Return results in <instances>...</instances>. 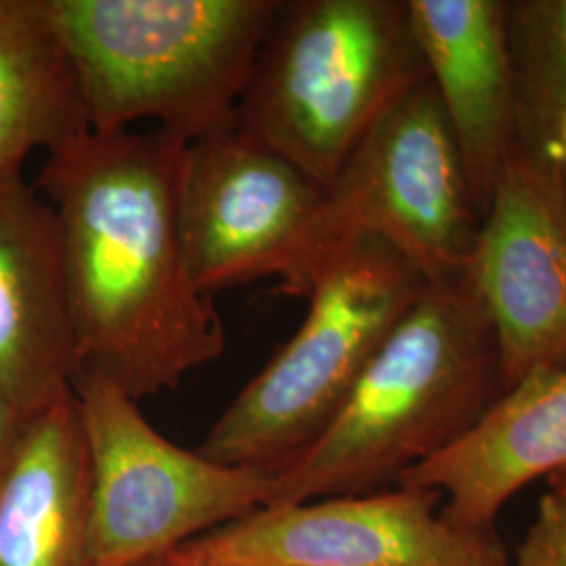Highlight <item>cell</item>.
<instances>
[{"mask_svg": "<svg viewBox=\"0 0 566 566\" xmlns=\"http://www.w3.org/2000/svg\"><path fill=\"white\" fill-rule=\"evenodd\" d=\"M481 229L441 103L422 76L390 105L324 189L294 296L317 266L355 240H380L426 283L464 277Z\"/></svg>", "mask_w": 566, "mask_h": 566, "instance_id": "obj_7", "label": "cell"}, {"mask_svg": "<svg viewBox=\"0 0 566 566\" xmlns=\"http://www.w3.org/2000/svg\"><path fill=\"white\" fill-rule=\"evenodd\" d=\"M185 149L160 128L84 130L46 154L34 182L60 227L78 365L139 403L227 348L185 254Z\"/></svg>", "mask_w": 566, "mask_h": 566, "instance_id": "obj_1", "label": "cell"}, {"mask_svg": "<svg viewBox=\"0 0 566 566\" xmlns=\"http://www.w3.org/2000/svg\"><path fill=\"white\" fill-rule=\"evenodd\" d=\"M426 285L380 240L334 250L304 292L298 332L224 407L196 451L219 464L280 472L332 422Z\"/></svg>", "mask_w": 566, "mask_h": 566, "instance_id": "obj_5", "label": "cell"}, {"mask_svg": "<svg viewBox=\"0 0 566 566\" xmlns=\"http://www.w3.org/2000/svg\"><path fill=\"white\" fill-rule=\"evenodd\" d=\"M324 187L238 124L187 143L181 224L203 294L275 277L294 296Z\"/></svg>", "mask_w": 566, "mask_h": 566, "instance_id": "obj_9", "label": "cell"}, {"mask_svg": "<svg viewBox=\"0 0 566 566\" xmlns=\"http://www.w3.org/2000/svg\"><path fill=\"white\" fill-rule=\"evenodd\" d=\"M468 280L495 336L504 390L566 365V170L521 143L481 219Z\"/></svg>", "mask_w": 566, "mask_h": 566, "instance_id": "obj_10", "label": "cell"}, {"mask_svg": "<svg viewBox=\"0 0 566 566\" xmlns=\"http://www.w3.org/2000/svg\"><path fill=\"white\" fill-rule=\"evenodd\" d=\"M424 74L407 0H282L235 124L325 189Z\"/></svg>", "mask_w": 566, "mask_h": 566, "instance_id": "obj_4", "label": "cell"}, {"mask_svg": "<svg viewBox=\"0 0 566 566\" xmlns=\"http://www.w3.org/2000/svg\"><path fill=\"white\" fill-rule=\"evenodd\" d=\"M25 416L20 413L13 405L4 399V395L0 392V464L7 458V453L11 451V447L15 443L18 434H20L21 426H23Z\"/></svg>", "mask_w": 566, "mask_h": 566, "instance_id": "obj_18", "label": "cell"}, {"mask_svg": "<svg viewBox=\"0 0 566 566\" xmlns=\"http://www.w3.org/2000/svg\"><path fill=\"white\" fill-rule=\"evenodd\" d=\"M437 491L266 506L166 554L179 566H507L497 535L449 525Z\"/></svg>", "mask_w": 566, "mask_h": 566, "instance_id": "obj_8", "label": "cell"}, {"mask_svg": "<svg viewBox=\"0 0 566 566\" xmlns=\"http://www.w3.org/2000/svg\"><path fill=\"white\" fill-rule=\"evenodd\" d=\"M78 350L60 227L41 191L0 181V392L23 416L72 390Z\"/></svg>", "mask_w": 566, "mask_h": 566, "instance_id": "obj_11", "label": "cell"}, {"mask_svg": "<svg viewBox=\"0 0 566 566\" xmlns=\"http://www.w3.org/2000/svg\"><path fill=\"white\" fill-rule=\"evenodd\" d=\"M566 472V365L537 369L506 388L439 453L395 483L437 491L449 525L497 535L514 493Z\"/></svg>", "mask_w": 566, "mask_h": 566, "instance_id": "obj_13", "label": "cell"}, {"mask_svg": "<svg viewBox=\"0 0 566 566\" xmlns=\"http://www.w3.org/2000/svg\"><path fill=\"white\" fill-rule=\"evenodd\" d=\"M91 472L86 566H139L269 506L273 472L168 441L97 371L74 378Z\"/></svg>", "mask_w": 566, "mask_h": 566, "instance_id": "obj_6", "label": "cell"}, {"mask_svg": "<svg viewBox=\"0 0 566 566\" xmlns=\"http://www.w3.org/2000/svg\"><path fill=\"white\" fill-rule=\"evenodd\" d=\"M88 130L44 0H0V181Z\"/></svg>", "mask_w": 566, "mask_h": 566, "instance_id": "obj_15", "label": "cell"}, {"mask_svg": "<svg viewBox=\"0 0 566 566\" xmlns=\"http://www.w3.org/2000/svg\"><path fill=\"white\" fill-rule=\"evenodd\" d=\"M426 76L441 103L483 219L523 143L504 0H407Z\"/></svg>", "mask_w": 566, "mask_h": 566, "instance_id": "obj_12", "label": "cell"}, {"mask_svg": "<svg viewBox=\"0 0 566 566\" xmlns=\"http://www.w3.org/2000/svg\"><path fill=\"white\" fill-rule=\"evenodd\" d=\"M502 392L495 336L468 273L428 283L322 434L273 472L269 506L382 491Z\"/></svg>", "mask_w": 566, "mask_h": 566, "instance_id": "obj_2", "label": "cell"}, {"mask_svg": "<svg viewBox=\"0 0 566 566\" xmlns=\"http://www.w3.org/2000/svg\"><path fill=\"white\" fill-rule=\"evenodd\" d=\"M521 139L552 154L566 114V0L506 2Z\"/></svg>", "mask_w": 566, "mask_h": 566, "instance_id": "obj_16", "label": "cell"}, {"mask_svg": "<svg viewBox=\"0 0 566 566\" xmlns=\"http://www.w3.org/2000/svg\"><path fill=\"white\" fill-rule=\"evenodd\" d=\"M91 472L74 390L25 416L0 464V566H86Z\"/></svg>", "mask_w": 566, "mask_h": 566, "instance_id": "obj_14", "label": "cell"}, {"mask_svg": "<svg viewBox=\"0 0 566 566\" xmlns=\"http://www.w3.org/2000/svg\"><path fill=\"white\" fill-rule=\"evenodd\" d=\"M514 566H566V491L549 485L516 552Z\"/></svg>", "mask_w": 566, "mask_h": 566, "instance_id": "obj_17", "label": "cell"}, {"mask_svg": "<svg viewBox=\"0 0 566 566\" xmlns=\"http://www.w3.org/2000/svg\"><path fill=\"white\" fill-rule=\"evenodd\" d=\"M552 154L563 163L566 170V114L563 116L560 124H558V130H556V139H554Z\"/></svg>", "mask_w": 566, "mask_h": 566, "instance_id": "obj_19", "label": "cell"}, {"mask_svg": "<svg viewBox=\"0 0 566 566\" xmlns=\"http://www.w3.org/2000/svg\"><path fill=\"white\" fill-rule=\"evenodd\" d=\"M549 485L558 486V489H565L566 491V472L558 474V476H554V479H549Z\"/></svg>", "mask_w": 566, "mask_h": 566, "instance_id": "obj_21", "label": "cell"}, {"mask_svg": "<svg viewBox=\"0 0 566 566\" xmlns=\"http://www.w3.org/2000/svg\"><path fill=\"white\" fill-rule=\"evenodd\" d=\"M91 133L235 124L282 0H44Z\"/></svg>", "mask_w": 566, "mask_h": 566, "instance_id": "obj_3", "label": "cell"}, {"mask_svg": "<svg viewBox=\"0 0 566 566\" xmlns=\"http://www.w3.org/2000/svg\"><path fill=\"white\" fill-rule=\"evenodd\" d=\"M139 566H179L175 565L168 556H160V558H156V560H149V563H143Z\"/></svg>", "mask_w": 566, "mask_h": 566, "instance_id": "obj_20", "label": "cell"}]
</instances>
